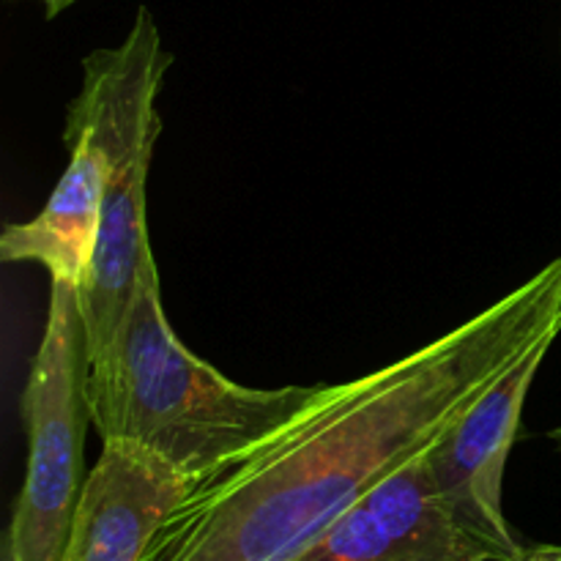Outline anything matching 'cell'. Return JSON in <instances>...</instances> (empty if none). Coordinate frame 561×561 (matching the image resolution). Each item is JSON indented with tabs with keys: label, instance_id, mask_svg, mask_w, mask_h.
I'll use <instances>...</instances> for the list:
<instances>
[{
	"label": "cell",
	"instance_id": "cell-8",
	"mask_svg": "<svg viewBox=\"0 0 561 561\" xmlns=\"http://www.w3.org/2000/svg\"><path fill=\"white\" fill-rule=\"evenodd\" d=\"M64 142L69 146V164L36 217L5 225L0 257L47 268L49 283L82 285L96 252L107 162L88 131L66 126Z\"/></svg>",
	"mask_w": 561,
	"mask_h": 561
},
{
	"label": "cell",
	"instance_id": "cell-6",
	"mask_svg": "<svg viewBox=\"0 0 561 561\" xmlns=\"http://www.w3.org/2000/svg\"><path fill=\"white\" fill-rule=\"evenodd\" d=\"M288 561H496L449 513L427 449L345 510Z\"/></svg>",
	"mask_w": 561,
	"mask_h": 561
},
{
	"label": "cell",
	"instance_id": "cell-11",
	"mask_svg": "<svg viewBox=\"0 0 561 561\" xmlns=\"http://www.w3.org/2000/svg\"><path fill=\"white\" fill-rule=\"evenodd\" d=\"M548 442H551L553 447H557L559 453H561V425H559V427H553V431L548 433Z\"/></svg>",
	"mask_w": 561,
	"mask_h": 561
},
{
	"label": "cell",
	"instance_id": "cell-13",
	"mask_svg": "<svg viewBox=\"0 0 561 561\" xmlns=\"http://www.w3.org/2000/svg\"><path fill=\"white\" fill-rule=\"evenodd\" d=\"M520 561H540V559H537V557H535V551H529V553H526V557H524V559H520Z\"/></svg>",
	"mask_w": 561,
	"mask_h": 561
},
{
	"label": "cell",
	"instance_id": "cell-4",
	"mask_svg": "<svg viewBox=\"0 0 561 561\" xmlns=\"http://www.w3.org/2000/svg\"><path fill=\"white\" fill-rule=\"evenodd\" d=\"M88 370L80 285L53 279L47 323L20 400L27 469L3 540L16 561H64L88 477L82 471V444L91 425Z\"/></svg>",
	"mask_w": 561,
	"mask_h": 561
},
{
	"label": "cell",
	"instance_id": "cell-1",
	"mask_svg": "<svg viewBox=\"0 0 561 561\" xmlns=\"http://www.w3.org/2000/svg\"><path fill=\"white\" fill-rule=\"evenodd\" d=\"M548 334H561V257L403 359L321 394L195 482L142 561H288L378 482L431 449Z\"/></svg>",
	"mask_w": 561,
	"mask_h": 561
},
{
	"label": "cell",
	"instance_id": "cell-12",
	"mask_svg": "<svg viewBox=\"0 0 561 561\" xmlns=\"http://www.w3.org/2000/svg\"><path fill=\"white\" fill-rule=\"evenodd\" d=\"M0 561H16L14 551H11V548L5 546V542H3V553H0Z\"/></svg>",
	"mask_w": 561,
	"mask_h": 561
},
{
	"label": "cell",
	"instance_id": "cell-14",
	"mask_svg": "<svg viewBox=\"0 0 561 561\" xmlns=\"http://www.w3.org/2000/svg\"><path fill=\"white\" fill-rule=\"evenodd\" d=\"M55 3V0H44V5H47V9H49V5H53Z\"/></svg>",
	"mask_w": 561,
	"mask_h": 561
},
{
	"label": "cell",
	"instance_id": "cell-9",
	"mask_svg": "<svg viewBox=\"0 0 561 561\" xmlns=\"http://www.w3.org/2000/svg\"><path fill=\"white\" fill-rule=\"evenodd\" d=\"M535 557L540 561H561V546H540V548H531Z\"/></svg>",
	"mask_w": 561,
	"mask_h": 561
},
{
	"label": "cell",
	"instance_id": "cell-3",
	"mask_svg": "<svg viewBox=\"0 0 561 561\" xmlns=\"http://www.w3.org/2000/svg\"><path fill=\"white\" fill-rule=\"evenodd\" d=\"M170 66L157 20L140 5L124 42L82 58V88L66 110V126L93 135L107 162L96 252L80 285L88 365L118 332L142 261L153 252L146 197L162 131L157 96Z\"/></svg>",
	"mask_w": 561,
	"mask_h": 561
},
{
	"label": "cell",
	"instance_id": "cell-2",
	"mask_svg": "<svg viewBox=\"0 0 561 561\" xmlns=\"http://www.w3.org/2000/svg\"><path fill=\"white\" fill-rule=\"evenodd\" d=\"M321 389L241 387L192 354L164 316L151 252L118 332L91 362L85 394L102 444H131L201 482L283 431Z\"/></svg>",
	"mask_w": 561,
	"mask_h": 561
},
{
	"label": "cell",
	"instance_id": "cell-5",
	"mask_svg": "<svg viewBox=\"0 0 561 561\" xmlns=\"http://www.w3.org/2000/svg\"><path fill=\"white\" fill-rule=\"evenodd\" d=\"M557 337L548 334L531 345L427 449L433 480L453 518L493 551L496 561H520L529 553L515 540L504 515V471L518 438L529 389Z\"/></svg>",
	"mask_w": 561,
	"mask_h": 561
},
{
	"label": "cell",
	"instance_id": "cell-7",
	"mask_svg": "<svg viewBox=\"0 0 561 561\" xmlns=\"http://www.w3.org/2000/svg\"><path fill=\"white\" fill-rule=\"evenodd\" d=\"M192 485L157 455L124 442L102 444L82 485L64 561H142Z\"/></svg>",
	"mask_w": 561,
	"mask_h": 561
},
{
	"label": "cell",
	"instance_id": "cell-10",
	"mask_svg": "<svg viewBox=\"0 0 561 561\" xmlns=\"http://www.w3.org/2000/svg\"><path fill=\"white\" fill-rule=\"evenodd\" d=\"M75 3H77V0H55V3L47 9V16H49V20H53V16H58L60 11H66V9H69V5H75Z\"/></svg>",
	"mask_w": 561,
	"mask_h": 561
}]
</instances>
